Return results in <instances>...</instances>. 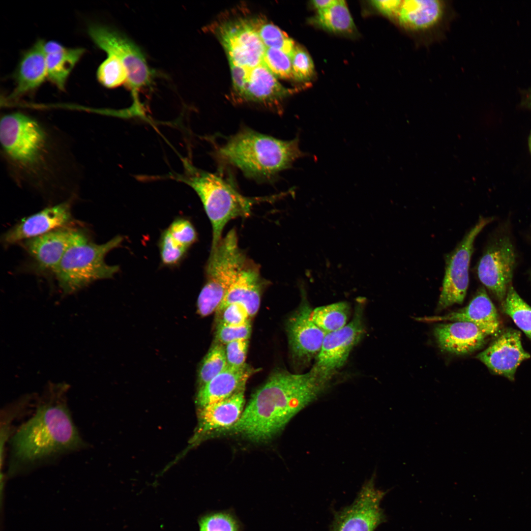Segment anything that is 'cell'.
Segmentation results:
<instances>
[{"label": "cell", "mask_w": 531, "mask_h": 531, "mask_svg": "<svg viewBox=\"0 0 531 531\" xmlns=\"http://www.w3.org/2000/svg\"><path fill=\"white\" fill-rule=\"evenodd\" d=\"M403 0H373L371 4L380 13L388 18L396 21Z\"/></svg>", "instance_id": "b9f144b4"}, {"label": "cell", "mask_w": 531, "mask_h": 531, "mask_svg": "<svg viewBox=\"0 0 531 531\" xmlns=\"http://www.w3.org/2000/svg\"><path fill=\"white\" fill-rule=\"evenodd\" d=\"M88 33L99 48L107 55L116 56L124 65L128 73L126 85L132 92L134 107H140L139 92L150 85L152 74L140 48L125 35L106 26L91 25Z\"/></svg>", "instance_id": "ba28073f"}, {"label": "cell", "mask_w": 531, "mask_h": 531, "mask_svg": "<svg viewBox=\"0 0 531 531\" xmlns=\"http://www.w3.org/2000/svg\"><path fill=\"white\" fill-rule=\"evenodd\" d=\"M313 20L323 29L334 33L352 34L355 30L353 19L343 0H336L329 7L318 11Z\"/></svg>", "instance_id": "4316f807"}, {"label": "cell", "mask_w": 531, "mask_h": 531, "mask_svg": "<svg viewBox=\"0 0 531 531\" xmlns=\"http://www.w3.org/2000/svg\"><path fill=\"white\" fill-rule=\"evenodd\" d=\"M492 217H481L465 234L456 247L445 256V271L437 310L462 304L469 283V269L475 238L491 221Z\"/></svg>", "instance_id": "9c48e42d"}, {"label": "cell", "mask_w": 531, "mask_h": 531, "mask_svg": "<svg viewBox=\"0 0 531 531\" xmlns=\"http://www.w3.org/2000/svg\"><path fill=\"white\" fill-rule=\"evenodd\" d=\"M248 346V340H238L225 345L228 365L238 368L245 364Z\"/></svg>", "instance_id": "ab89813d"}, {"label": "cell", "mask_w": 531, "mask_h": 531, "mask_svg": "<svg viewBox=\"0 0 531 531\" xmlns=\"http://www.w3.org/2000/svg\"><path fill=\"white\" fill-rule=\"evenodd\" d=\"M263 62L274 75L283 79L292 78V59L282 51L266 48Z\"/></svg>", "instance_id": "836d02e7"}, {"label": "cell", "mask_w": 531, "mask_h": 531, "mask_svg": "<svg viewBox=\"0 0 531 531\" xmlns=\"http://www.w3.org/2000/svg\"><path fill=\"white\" fill-rule=\"evenodd\" d=\"M423 322H467L477 325L488 336L497 333L500 322L497 309L484 288H479L464 308L443 316L417 317Z\"/></svg>", "instance_id": "ac0fdd59"}, {"label": "cell", "mask_w": 531, "mask_h": 531, "mask_svg": "<svg viewBox=\"0 0 531 531\" xmlns=\"http://www.w3.org/2000/svg\"><path fill=\"white\" fill-rule=\"evenodd\" d=\"M227 366L225 345L215 342L200 366L198 382L200 387L224 371Z\"/></svg>", "instance_id": "4dcf8cb0"}, {"label": "cell", "mask_w": 531, "mask_h": 531, "mask_svg": "<svg viewBox=\"0 0 531 531\" xmlns=\"http://www.w3.org/2000/svg\"><path fill=\"white\" fill-rule=\"evenodd\" d=\"M44 42L38 40L24 53L15 75V88L8 99L16 100L31 93L47 79Z\"/></svg>", "instance_id": "7402d4cb"}, {"label": "cell", "mask_w": 531, "mask_h": 531, "mask_svg": "<svg viewBox=\"0 0 531 531\" xmlns=\"http://www.w3.org/2000/svg\"><path fill=\"white\" fill-rule=\"evenodd\" d=\"M447 9L443 0H402L396 22L407 33L424 34L440 27L444 20Z\"/></svg>", "instance_id": "e0dca14e"}, {"label": "cell", "mask_w": 531, "mask_h": 531, "mask_svg": "<svg viewBox=\"0 0 531 531\" xmlns=\"http://www.w3.org/2000/svg\"><path fill=\"white\" fill-rule=\"evenodd\" d=\"M375 477L366 481L351 505L335 513L330 531H374L385 522L380 503L386 492L376 487Z\"/></svg>", "instance_id": "7c38bea8"}, {"label": "cell", "mask_w": 531, "mask_h": 531, "mask_svg": "<svg viewBox=\"0 0 531 531\" xmlns=\"http://www.w3.org/2000/svg\"><path fill=\"white\" fill-rule=\"evenodd\" d=\"M253 22L266 48L281 50L292 59L295 46L293 40L273 24L260 19L253 20Z\"/></svg>", "instance_id": "f546056e"}, {"label": "cell", "mask_w": 531, "mask_h": 531, "mask_svg": "<svg viewBox=\"0 0 531 531\" xmlns=\"http://www.w3.org/2000/svg\"><path fill=\"white\" fill-rule=\"evenodd\" d=\"M255 372L246 364L238 368L228 365L224 371L200 387L196 398L197 405L202 408L244 389L247 380Z\"/></svg>", "instance_id": "603a6c76"}, {"label": "cell", "mask_w": 531, "mask_h": 531, "mask_svg": "<svg viewBox=\"0 0 531 531\" xmlns=\"http://www.w3.org/2000/svg\"><path fill=\"white\" fill-rule=\"evenodd\" d=\"M265 285L259 267L248 260L215 312L217 314L227 305L237 303L246 308L250 318L253 317L259 310Z\"/></svg>", "instance_id": "d6986e66"}, {"label": "cell", "mask_w": 531, "mask_h": 531, "mask_svg": "<svg viewBox=\"0 0 531 531\" xmlns=\"http://www.w3.org/2000/svg\"><path fill=\"white\" fill-rule=\"evenodd\" d=\"M218 35L229 63L248 69L263 63L266 48L253 20L239 19L225 23L219 27Z\"/></svg>", "instance_id": "4fadbf2b"}, {"label": "cell", "mask_w": 531, "mask_h": 531, "mask_svg": "<svg viewBox=\"0 0 531 531\" xmlns=\"http://www.w3.org/2000/svg\"><path fill=\"white\" fill-rule=\"evenodd\" d=\"M350 307L346 302H339L318 307L311 311L314 323L326 333L339 330L348 323Z\"/></svg>", "instance_id": "83f0119b"}, {"label": "cell", "mask_w": 531, "mask_h": 531, "mask_svg": "<svg viewBox=\"0 0 531 531\" xmlns=\"http://www.w3.org/2000/svg\"><path fill=\"white\" fill-rule=\"evenodd\" d=\"M158 246L162 265L169 267L180 264L189 250L176 241L167 229L161 233Z\"/></svg>", "instance_id": "d6a6232c"}, {"label": "cell", "mask_w": 531, "mask_h": 531, "mask_svg": "<svg viewBox=\"0 0 531 531\" xmlns=\"http://www.w3.org/2000/svg\"><path fill=\"white\" fill-rule=\"evenodd\" d=\"M71 206L70 199L24 218L3 235V243L11 245L68 226L72 220Z\"/></svg>", "instance_id": "2e32d148"}, {"label": "cell", "mask_w": 531, "mask_h": 531, "mask_svg": "<svg viewBox=\"0 0 531 531\" xmlns=\"http://www.w3.org/2000/svg\"><path fill=\"white\" fill-rule=\"evenodd\" d=\"M85 52L82 48H67L46 55L47 79L60 90L65 89L71 71Z\"/></svg>", "instance_id": "484cf974"}, {"label": "cell", "mask_w": 531, "mask_h": 531, "mask_svg": "<svg viewBox=\"0 0 531 531\" xmlns=\"http://www.w3.org/2000/svg\"><path fill=\"white\" fill-rule=\"evenodd\" d=\"M123 237L115 236L106 243L93 242L83 230L74 228L69 245L54 273L64 294L75 293L90 284L113 278L118 266L105 262L106 255L120 246Z\"/></svg>", "instance_id": "8992f818"}, {"label": "cell", "mask_w": 531, "mask_h": 531, "mask_svg": "<svg viewBox=\"0 0 531 531\" xmlns=\"http://www.w3.org/2000/svg\"><path fill=\"white\" fill-rule=\"evenodd\" d=\"M235 100L237 102L241 101L245 93L248 73L250 69L230 63Z\"/></svg>", "instance_id": "60d3db41"}, {"label": "cell", "mask_w": 531, "mask_h": 531, "mask_svg": "<svg viewBox=\"0 0 531 531\" xmlns=\"http://www.w3.org/2000/svg\"><path fill=\"white\" fill-rule=\"evenodd\" d=\"M74 229L60 228L22 242L40 269L54 272L69 245Z\"/></svg>", "instance_id": "44dd1931"}, {"label": "cell", "mask_w": 531, "mask_h": 531, "mask_svg": "<svg viewBox=\"0 0 531 531\" xmlns=\"http://www.w3.org/2000/svg\"><path fill=\"white\" fill-rule=\"evenodd\" d=\"M173 238L189 249L197 240L196 230L191 222L184 217L174 219L167 228Z\"/></svg>", "instance_id": "d590c367"}, {"label": "cell", "mask_w": 531, "mask_h": 531, "mask_svg": "<svg viewBox=\"0 0 531 531\" xmlns=\"http://www.w3.org/2000/svg\"><path fill=\"white\" fill-rule=\"evenodd\" d=\"M516 254L511 237L499 232L487 245L477 266L478 278L502 303L511 285Z\"/></svg>", "instance_id": "30bf717a"}, {"label": "cell", "mask_w": 531, "mask_h": 531, "mask_svg": "<svg viewBox=\"0 0 531 531\" xmlns=\"http://www.w3.org/2000/svg\"><path fill=\"white\" fill-rule=\"evenodd\" d=\"M221 161L239 169L246 177L258 182L275 179L283 171L306 155L299 147V138L283 140L242 127L216 149Z\"/></svg>", "instance_id": "277c9868"}, {"label": "cell", "mask_w": 531, "mask_h": 531, "mask_svg": "<svg viewBox=\"0 0 531 531\" xmlns=\"http://www.w3.org/2000/svg\"><path fill=\"white\" fill-rule=\"evenodd\" d=\"M244 389L224 400L201 408L198 434L230 428L236 423L243 411Z\"/></svg>", "instance_id": "d4e9b609"}, {"label": "cell", "mask_w": 531, "mask_h": 531, "mask_svg": "<svg viewBox=\"0 0 531 531\" xmlns=\"http://www.w3.org/2000/svg\"><path fill=\"white\" fill-rule=\"evenodd\" d=\"M530 106H531V100H530Z\"/></svg>", "instance_id": "bcb514c9"}, {"label": "cell", "mask_w": 531, "mask_h": 531, "mask_svg": "<svg viewBox=\"0 0 531 531\" xmlns=\"http://www.w3.org/2000/svg\"><path fill=\"white\" fill-rule=\"evenodd\" d=\"M217 315H220L218 323L227 325H241L250 322V317L246 308L237 303L227 305Z\"/></svg>", "instance_id": "f35d334b"}, {"label": "cell", "mask_w": 531, "mask_h": 531, "mask_svg": "<svg viewBox=\"0 0 531 531\" xmlns=\"http://www.w3.org/2000/svg\"><path fill=\"white\" fill-rule=\"evenodd\" d=\"M312 309L303 302L289 318L287 324L289 344L293 358L309 362L319 354L326 333L311 318Z\"/></svg>", "instance_id": "9a60e30c"}, {"label": "cell", "mask_w": 531, "mask_h": 531, "mask_svg": "<svg viewBox=\"0 0 531 531\" xmlns=\"http://www.w3.org/2000/svg\"><path fill=\"white\" fill-rule=\"evenodd\" d=\"M528 145H529V150H530V153L531 154V133H530V136H529V137Z\"/></svg>", "instance_id": "f6af8a7d"}, {"label": "cell", "mask_w": 531, "mask_h": 531, "mask_svg": "<svg viewBox=\"0 0 531 531\" xmlns=\"http://www.w3.org/2000/svg\"><path fill=\"white\" fill-rule=\"evenodd\" d=\"M65 48L60 43L55 41L44 42L43 43V50L46 55L59 52Z\"/></svg>", "instance_id": "7bdbcfd3"}, {"label": "cell", "mask_w": 531, "mask_h": 531, "mask_svg": "<svg viewBox=\"0 0 531 531\" xmlns=\"http://www.w3.org/2000/svg\"><path fill=\"white\" fill-rule=\"evenodd\" d=\"M329 383L311 369L302 374L275 372L252 395L239 420L229 429L253 442L267 441L322 394Z\"/></svg>", "instance_id": "6da1fadb"}, {"label": "cell", "mask_w": 531, "mask_h": 531, "mask_svg": "<svg viewBox=\"0 0 531 531\" xmlns=\"http://www.w3.org/2000/svg\"><path fill=\"white\" fill-rule=\"evenodd\" d=\"M315 67L313 61L303 48L295 46L292 58V78L300 82L310 80L314 76Z\"/></svg>", "instance_id": "e575fe53"}, {"label": "cell", "mask_w": 531, "mask_h": 531, "mask_svg": "<svg viewBox=\"0 0 531 531\" xmlns=\"http://www.w3.org/2000/svg\"><path fill=\"white\" fill-rule=\"evenodd\" d=\"M336 0H314L312 4L318 11L325 9L333 4Z\"/></svg>", "instance_id": "ee69618b"}, {"label": "cell", "mask_w": 531, "mask_h": 531, "mask_svg": "<svg viewBox=\"0 0 531 531\" xmlns=\"http://www.w3.org/2000/svg\"><path fill=\"white\" fill-rule=\"evenodd\" d=\"M531 357L523 348L521 332L513 328L504 330L476 357L494 374L511 381L520 364Z\"/></svg>", "instance_id": "5bb4252c"}, {"label": "cell", "mask_w": 531, "mask_h": 531, "mask_svg": "<svg viewBox=\"0 0 531 531\" xmlns=\"http://www.w3.org/2000/svg\"><path fill=\"white\" fill-rule=\"evenodd\" d=\"M502 309L531 340V307L520 297L511 285L502 302Z\"/></svg>", "instance_id": "f1b7e54d"}, {"label": "cell", "mask_w": 531, "mask_h": 531, "mask_svg": "<svg viewBox=\"0 0 531 531\" xmlns=\"http://www.w3.org/2000/svg\"><path fill=\"white\" fill-rule=\"evenodd\" d=\"M248 259L241 250L236 232L231 230L211 249L205 266L206 281L197 300L199 315L216 312Z\"/></svg>", "instance_id": "52a82bcc"}, {"label": "cell", "mask_w": 531, "mask_h": 531, "mask_svg": "<svg viewBox=\"0 0 531 531\" xmlns=\"http://www.w3.org/2000/svg\"><path fill=\"white\" fill-rule=\"evenodd\" d=\"M363 306L357 305L352 320L343 328L326 333L316 360L311 369L330 381L345 364L351 351L363 335Z\"/></svg>", "instance_id": "8fae6325"}, {"label": "cell", "mask_w": 531, "mask_h": 531, "mask_svg": "<svg viewBox=\"0 0 531 531\" xmlns=\"http://www.w3.org/2000/svg\"><path fill=\"white\" fill-rule=\"evenodd\" d=\"M0 141L8 168L19 183L38 190L58 185L60 147L42 122L21 112L5 114L0 119Z\"/></svg>", "instance_id": "7a4b0ae2"}, {"label": "cell", "mask_w": 531, "mask_h": 531, "mask_svg": "<svg viewBox=\"0 0 531 531\" xmlns=\"http://www.w3.org/2000/svg\"><path fill=\"white\" fill-rule=\"evenodd\" d=\"M293 91L282 86L263 62L249 70L246 90L241 102L278 107L283 98Z\"/></svg>", "instance_id": "cb8c5ba5"}, {"label": "cell", "mask_w": 531, "mask_h": 531, "mask_svg": "<svg viewBox=\"0 0 531 531\" xmlns=\"http://www.w3.org/2000/svg\"><path fill=\"white\" fill-rule=\"evenodd\" d=\"M199 525L200 531H239L235 519L224 512L204 516L200 519Z\"/></svg>", "instance_id": "8d00e7d4"}, {"label": "cell", "mask_w": 531, "mask_h": 531, "mask_svg": "<svg viewBox=\"0 0 531 531\" xmlns=\"http://www.w3.org/2000/svg\"><path fill=\"white\" fill-rule=\"evenodd\" d=\"M85 443L65 404L55 398L40 404L11 440L9 472L64 453Z\"/></svg>", "instance_id": "3957f363"}, {"label": "cell", "mask_w": 531, "mask_h": 531, "mask_svg": "<svg viewBox=\"0 0 531 531\" xmlns=\"http://www.w3.org/2000/svg\"><path fill=\"white\" fill-rule=\"evenodd\" d=\"M250 322L241 325H230L218 323L215 341L224 345L236 340H248L251 334Z\"/></svg>", "instance_id": "74e56055"}, {"label": "cell", "mask_w": 531, "mask_h": 531, "mask_svg": "<svg viewBox=\"0 0 531 531\" xmlns=\"http://www.w3.org/2000/svg\"><path fill=\"white\" fill-rule=\"evenodd\" d=\"M434 334L440 348L456 354H470L481 348L488 336L477 325L467 322L440 324Z\"/></svg>", "instance_id": "ffe728a7"}, {"label": "cell", "mask_w": 531, "mask_h": 531, "mask_svg": "<svg viewBox=\"0 0 531 531\" xmlns=\"http://www.w3.org/2000/svg\"><path fill=\"white\" fill-rule=\"evenodd\" d=\"M182 174H171L170 177L189 185L200 198L212 227L211 249L222 239L223 229L229 221L250 216L256 204L272 202L282 196H245L231 180L199 169L186 158L182 159Z\"/></svg>", "instance_id": "5b68a950"}, {"label": "cell", "mask_w": 531, "mask_h": 531, "mask_svg": "<svg viewBox=\"0 0 531 531\" xmlns=\"http://www.w3.org/2000/svg\"><path fill=\"white\" fill-rule=\"evenodd\" d=\"M96 75L99 82L108 88L126 85L128 81L126 67L118 58L112 55H107L106 59L99 66Z\"/></svg>", "instance_id": "1f68e13d"}]
</instances>
